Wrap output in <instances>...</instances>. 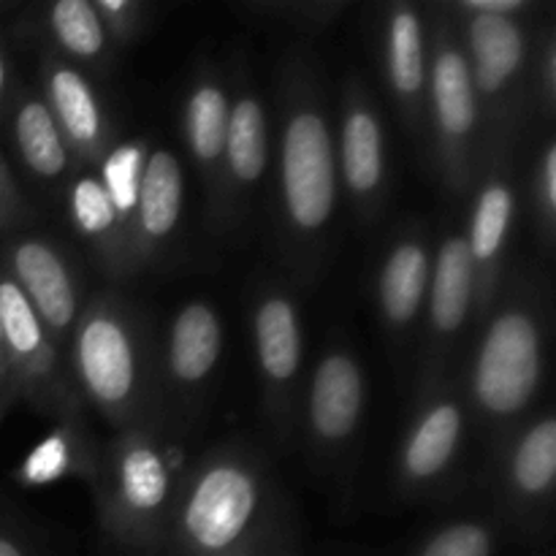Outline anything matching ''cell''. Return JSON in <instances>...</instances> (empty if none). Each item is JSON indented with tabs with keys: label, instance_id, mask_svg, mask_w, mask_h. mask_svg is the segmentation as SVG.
Here are the masks:
<instances>
[{
	"label": "cell",
	"instance_id": "cell-1",
	"mask_svg": "<svg viewBox=\"0 0 556 556\" xmlns=\"http://www.w3.org/2000/svg\"><path fill=\"white\" fill-rule=\"evenodd\" d=\"M275 119V244L288 280L307 288L329 266L342 204L334 109L313 52L282 58Z\"/></svg>",
	"mask_w": 556,
	"mask_h": 556
},
{
	"label": "cell",
	"instance_id": "cell-2",
	"mask_svg": "<svg viewBox=\"0 0 556 556\" xmlns=\"http://www.w3.org/2000/svg\"><path fill=\"white\" fill-rule=\"evenodd\" d=\"M161 556H304L296 503L258 445L223 440L188 462Z\"/></svg>",
	"mask_w": 556,
	"mask_h": 556
},
{
	"label": "cell",
	"instance_id": "cell-3",
	"mask_svg": "<svg viewBox=\"0 0 556 556\" xmlns=\"http://www.w3.org/2000/svg\"><path fill=\"white\" fill-rule=\"evenodd\" d=\"M554 329L548 275L532 261L510 264L497 299L472 329L456 383L472 418V432L492 448L538 407L546 386Z\"/></svg>",
	"mask_w": 556,
	"mask_h": 556
},
{
	"label": "cell",
	"instance_id": "cell-4",
	"mask_svg": "<svg viewBox=\"0 0 556 556\" xmlns=\"http://www.w3.org/2000/svg\"><path fill=\"white\" fill-rule=\"evenodd\" d=\"M68 375L85 407L117 429H161L157 326L114 286L90 293L65 348Z\"/></svg>",
	"mask_w": 556,
	"mask_h": 556
},
{
	"label": "cell",
	"instance_id": "cell-5",
	"mask_svg": "<svg viewBox=\"0 0 556 556\" xmlns=\"http://www.w3.org/2000/svg\"><path fill=\"white\" fill-rule=\"evenodd\" d=\"M188 459L172 434L157 427L117 429L98 443V527L128 556H161Z\"/></svg>",
	"mask_w": 556,
	"mask_h": 556
},
{
	"label": "cell",
	"instance_id": "cell-6",
	"mask_svg": "<svg viewBox=\"0 0 556 556\" xmlns=\"http://www.w3.org/2000/svg\"><path fill=\"white\" fill-rule=\"evenodd\" d=\"M481 117V161L489 155H521L532 114V16L481 14L465 0H448Z\"/></svg>",
	"mask_w": 556,
	"mask_h": 556
},
{
	"label": "cell",
	"instance_id": "cell-7",
	"mask_svg": "<svg viewBox=\"0 0 556 556\" xmlns=\"http://www.w3.org/2000/svg\"><path fill=\"white\" fill-rule=\"evenodd\" d=\"M369 405V375L362 353L340 331L320 348L304 378L296 443L315 478L342 489L351 481Z\"/></svg>",
	"mask_w": 556,
	"mask_h": 556
},
{
	"label": "cell",
	"instance_id": "cell-8",
	"mask_svg": "<svg viewBox=\"0 0 556 556\" xmlns=\"http://www.w3.org/2000/svg\"><path fill=\"white\" fill-rule=\"evenodd\" d=\"M427 147L434 174L451 199H465L481 166V117L465 49L448 5H429Z\"/></svg>",
	"mask_w": 556,
	"mask_h": 556
},
{
	"label": "cell",
	"instance_id": "cell-9",
	"mask_svg": "<svg viewBox=\"0 0 556 556\" xmlns=\"http://www.w3.org/2000/svg\"><path fill=\"white\" fill-rule=\"evenodd\" d=\"M486 483L492 514L505 538L521 541L535 556L552 552L556 497V416L552 405H538L492 445Z\"/></svg>",
	"mask_w": 556,
	"mask_h": 556
},
{
	"label": "cell",
	"instance_id": "cell-10",
	"mask_svg": "<svg viewBox=\"0 0 556 556\" xmlns=\"http://www.w3.org/2000/svg\"><path fill=\"white\" fill-rule=\"evenodd\" d=\"M250 345L261 391V416L280 448L296 445L307 362H304V318L296 286L288 277L264 275L248 296Z\"/></svg>",
	"mask_w": 556,
	"mask_h": 556
},
{
	"label": "cell",
	"instance_id": "cell-11",
	"mask_svg": "<svg viewBox=\"0 0 556 556\" xmlns=\"http://www.w3.org/2000/svg\"><path fill=\"white\" fill-rule=\"evenodd\" d=\"M472 434L456 378L416 391L394 454L396 494L405 503H434L454 492Z\"/></svg>",
	"mask_w": 556,
	"mask_h": 556
},
{
	"label": "cell",
	"instance_id": "cell-12",
	"mask_svg": "<svg viewBox=\"0 0 556 556\" xmlns=\"http://www.w3.org/2000/svg\"><path fill=\"white\" fill-rule=\"evenodd\" d=\"M226 351V326L206 299H188L157 329V396L161 429L188 434L204 416Z\"/></svg>",
	"mask_w": 556,
	"mask_h": 556
},
{
	"label": "cell",
	"instance_id": "cell-13",
	"mask_svg": "<svg viewBox=\"0 0 556 556\" xmlns=\"http://www.w3.org/2000/svg\"><path fill=\"white\" fill-rule=\"evenodd\" d=\"M472 329H476V271L462 228L445 226L434 237L432 277H429L421 331L413 356V391L456 378Z\"/></svg>",
	"mask_w": 556,
	"mask_h": 556
},
{
	"label": "cell",
	"instance_id": "cell-14",
	"mask_svg": "<svg viewBox=\"0 0 556 556\" xmlns=\"http://www.w3.org/2000/svg\"><path fill=\"white\" fill-rule=\"evenodd\" d=\"M0 334L14 402L52 421L87 416V407L68 375L65 353L49 337L38 315L11 277L0 269Z\"/></svg>",
	"mask_w": 556,
	"mask_h": 556
},
{
	"label": "cell",
	"instance_id": "cell-15",
	"mask_svg": "<svg viewBox=\"0 0 556 556\" xmlns=\"http://www.w3.org/2000/svg\"><path fill=\"white\" fill-rule=\"evenodd\" d=\"M334 147L342 199L362 226H375L391 201L389 125L367 79L356 71L345 76L337 98Z\"/></svg>",
	"mask_w": 556,
	"mask_h": 556
},
{
	"label": "cell",
	"instance_id": "cell-16",
	"mask_svg": "<svg viewBox=\"0 0 556 556\" xmlns=\"http://www.w3.org/2000/svg\"><path fill=\"white\" fill-rule=\"evenodd\" d=\"M0 269L20 288L43 329L65 353L71 331L90 299L85 266L74 248L36 226L22 228L0 239Z\"/></svg>",
	"mask_w": 556,
	"mask_h": 556
},
{
	"label": "cell",
	"instance_id": "cell-17",
	"mask_svg": "<svg viewBox=\"0 0 556 556\" xmlns=\"http://www.w3.org/2000/svg\"><path fill=\"white\" fill-rule=\"evenodd\" d=\"M271 166V117L248 68L231 81V119L217 190L206 201V223L215 233L239 231L248 223Z\"/></svg>",
	"mask_w": 556,
	"mask_h": 556
},
{
	"label": "cell",
	"instance_id": "cell-18",
	"mask_svg": "<svg viewBox=\"0 0 556 556\" xmlns=\"http://www.w3.org/2000/svg\"><path fill=\"white\" fill-rule=\"evenodd\" d=\"M467 195H470V210L462 233L476 271L478 326L497 299L510 269V248H514L521 206L519 155L483 157Z\"/></svg>",
	"mask_w": 556,
	"mask_h": 556
},
{
	"label": "cell",
	"instance_id": "cell-19",
	"mask_svg": "<svg viewBox=\"0 0 556 556\" xmlns=\"http://www.w3.org/2000/svg\"><path fill=\"white\" fill-rule=\"evenodd\" d=\"M434 233L424 220H407L391 228L378 253L372 275L375 315L396 364L416 356L424 304L432 277Z\"/></svg>",
	"mask_w": 556,
	"mask_h": 556
},
{
	"label": "cell",
	"instance_id": "cell-20",
	"mask_svg": "<svg viewBox=\"0 0 556 556\" xmlns=\"http://www.w3.org/2000/svg\"><path fill=\"white\" fill-rule=\"evenodd\" d=\"M429 9L410 0H391L375 20V63L396 119L418 147H427Z\"/></svg>",
	"mask_w": 556,
	"mask_h": 556
},
{
	"label": "cell",
	"instance_id": "cell-21",
	"mask_svg": "<svg viewBox=\"0 0 556 556\" xmlns=\"http://www.w3.org/2000/svg\"><path fill=\"white\" fill-rule=\"evenodd\" d=\"M36 87L81 168L96 172L119 141L98 81L54 54L38 52Z\"/></svg>",
	"mask_w": 556,
	"mask_h": 556
},
{
	"label": "cell",
	"instance_id": "cell-22",
	"mask_svg": "<svg viewBox=\"0 0 556 556\" xmlns=\"http://www.w3.org/2000/svg\"><path fill=\"white\" fill-rule=\"evenodd\" d=\"M11 36L76 65L92 79H106L117 68L119 52L109 41L92 0L33 3L11 22Z\"/></svg>",
	"mask_w": 556,
	"mask_h": 556
},
{
	"label": "cell",
	"instance_id": "cell-23",
	"mask_svg": "<svg viewBox=\"0 0 556 556\" xmlns=\"http://www.w3.org/2000/svg\"><path fill=\"white\" fill-rule=\"evenodd\" d=\"M185 212V168L168 147L147 150L128 223L130 277L150 269L179 231Z\"/></svg>",
	"mask_w": 556,
	"mask_h": 556
},
{
	"label": "cell",
	"instance_id": "cell-24",
	"mask_svg": "<svg viewBox=\"0 0 556 556\" xmlns=\"http://www.w3.org/2000/svg\"><path fill=\"white\" fill-rule=\"evenodd\" d=\"M0 128H5V139L14 152V172L27 182L63 195L71 179L85 172L36 85H20Z\"/></svg>",
	"mask_w": 556,
	"mask_h": 556
},
{
	"label": "cell",
	"instance_id": "cell-25",
	"mask_svg": "<svg viewBox=\"0 0 556 556\" xmlns=\"http://www.w3.org/2000/svg\"><path fill=\"white\" fill-rule=\"evenodd\" d=\"M228 119H231V79L217 65H199L179 101V128L206 201L215 195L220 179Z\"/></svg>",
	"mask_w": 556,
	"mask_h": 556
},
{
	"label": "cell",
	"instance_id": "cell-26",
	"mask_svg": "<svg viewBox=\"0 0 556 556\" xmlns=\"http://www.w3.org/2000/svg\"><path fill=\"white\" fill-rule=\"evenodd\" d=\"M68 223L109 282H128V223L96 172H79L63 190Z\"/></svg>",
	"mask_w": 556,
	"mask_h": 556
},
{
	"label": "cell",
	"instance_id": "cell-27",
	"mask_svg": "<svg viewBox=\"0 0 556 556\" xmlns=\"http://www.w3.org/2000/svg\"><path fill=\"white\" fill-rule=\"evenodd\" d=\"M98 443L101 440L92 434L87 416L54 421L47 438L16 467V483L27 489L52 486L60 481L90 483L96 476Z\"/></svg>",
	"mask_w": 556,
	"mask_h": 556
},
{
	"label": "cell",
	"instance_id": "cell-28",
	"mask_svg": "<svg viewBox=\"0 0 556 556\" xmlns=\"http://www.w3.org/2000/svg\"><path fill=\"white\" fill-rule=\"evenodd\" d=\"M505 541L508 538L492 510L465 514L424 532L405 556H500Z\"/></svg>",
	"mask_w": 556,
	"mask_h": 556
},
{
	"label": "cell",
	"instance_id": "cell-29",
	"mask_svg": "<svg viewBox=\"0 0 556 556\" xmlns=\"http://www.w3.org/2000/svg\"><path fill=\"white\" fill-rule=\"evenodd\" d=\"M521 195L527 201L535 239L552 255L556 242V141L552 128L543 130L541 141L532 147Z\"/></svg>",
	"mask_w": 556,
	"mask_h": 556
},
{
	"label": "cell",
	"instance_id": "cell-30",
	"mask_svg": "<svg viewBox=\"0 0 556 556\" xmlns=\"http://www.w3.org/2000/svg\"><path fill=\"white\" fill-rule=\"evenodd\" d=\"M351 5V0H244L233 5V11L250 22L293 27L307 36H318L329 30Z\"/></svg>",
	"mask_w": 556,
	"mask_h": 556
},
{
	"label": "cell",
	"instance_id": "cell-31",
	"mask_svg": "<svg viewBox=\"0 0 556 556\" xmlns=\"http://www.w3.org/2000/svg\"><path fill=\"white\" fill-rule=\"evenodd\" d=\"M530 90H532V114H541L552 128L556 114V25L546 20L541 30H535L532 43V68H530Z\"/></svg>",
	"mask_w": 556,
	"mask_h": 556
},
{
	"label": "cell",
	"instance_id": "cell-32",
	"mask_svg": "<svg viewBox=\"0 0 556 556\" xmlns=\"http://www.w3.org/2000/svg\"><path fill=\"white\" fill-rule=\"evenodd\" d=\"M109 41L119 54L136 47L152 25V3L147 0H92Z\"/></svg>",
	"mask_w": 556,
	"mask_h": 556
},
{
	"label": "cell",
	"instance_id": "cell-33",
	"mask_svg": "<svg viewBox=\"0 0 556 556\" xmlns=\"http://www.w3.org/2000/svg\"><path fill=\"white\" fill-rule=\"evenodd\" d=\"M0 556H58L30 514L0 492Z\"/></svg>",
	"mask_w": 556,
	"mask_h": 556
},
{
	"label": "cell",
	"instance_id": "cell-34",
	"mask_svg": "<svg viewBox=\"0 0 556 556\" xmlns=\"http://www.w3.org/2000/svg\"><path fill=\"white\" fill-rule=\"evenodd\" d=\"M33 220H36V206L27 199L20 174L14 172L9 155L0 147V239L30 228Z\"/></svg>",
	"mask_w": 556,
	"mask_h": 556
},
{
	"label": "cell",
	"instance_id": "cell-35",
	"mask_svg": "<svg viewBox=\"0 0 556 556\" xmlns=\"http://www.w3.org/2000/svg\"><path fill=\"white\" fill-rule=\"evenodd\" d=\"M20 85L22 81L16 79L14 60H11L9 43H5V36L0 33V125H3L5 114H9V106H11V101H14Z\"/></svg>",
	"mask_w": 556,
	"mask_h": 556
},
{
	"label": "cell",
	"instance_id": "cell-36",
	"mask_svg": "<svg viewBox=\"0 0 556 556\" xmlns=\"http://www.w3.org/2000/svg\"><path fill=\"white\" fill-rule=\"evenodd\" d=\"M0 400H3V405H11V402H14V394H11V378H9V367H5L3 334H0Z\"/></svg>",
	"mask_w": 556,
	"mask_h": 556
},
{
	"label": "cell",
	"instance_id": "cell-37",
	"mask_svg": "<svg viewBox=\"0 0 556 556\" xmlns=\"http://www.w3.org/2000/svg\"><path fill=\"white\" fill-rule=\"evenodd\" d=\"M3 407H5V405H3V400H0V416H3Z\"/></svg>",
	"mask_w": 556,
	"mask_h": 556
}]
</instances>
